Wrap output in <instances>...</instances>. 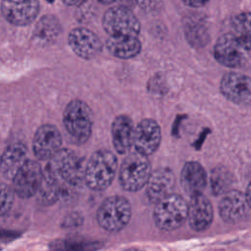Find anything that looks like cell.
I'll list each match as a JSON object with an SVG mask.
<instances>
[{"instance_id":"30","label":"cell","mask_w":251,"mask_h":251,"mask_svg":"<svg viewBox=\"0 0 251 251\" xmlns=\"http://www.w3.org/2000/svg\"><path fill=\"white\" fill-rule=\"evenodd\" d=\"M21 236V233L16 230H11V229H5V228H0V241L1 242H11Z\"/></svg>"},{"instance_id":"35","label":"cell","mask_w":251,"mask_h":251,"mask_svg":"<svg viewBox=\"0 0 251 251\" xmlns=\"http://www.w3.org/2000/svg\"><path fill=\"white\" fill-rule=\"evenodd\" d=\"M0 251H1V248H0Z\"/></svg>"},{"instance_id":"6","label":"cell","mask_w":251,"mask_h":251,"mask_svg":"<svg viewBox=\"0 0 251 251\" xmlns=\"http://www.w3.org/2000/svg\"><path fill=\"white\" fill-rule=\"evenodd\" d=\"M130 217L131 207L128 200L118 195L105 199L96 216L99 226L109 232L123 229L128 224Z\"/></svg>"},{"instance_id":"8","label":"cell","mask_w":251,"mask_h":251,"mask_svg":"<svg viewBox=\"0 0 251 251\" xmlns=\"http://www.w3.org/2000/svg\"><path fill=\"white\" fill-rule=\"evenodd\" d=\"M214 56L217 62L227 68H241L249 63L250 50L234 35L226 33L216 42Z\"/></svg>"},{"instance_id":"26","label":"cell","mask_w":251,"mask_h":251,"mask_svg":"<svg viewBox=\"0 0 251 251\" xmlns=\"http://www.w3.org/2000/svg\"><path fill=\"white\" fill-rule=\"evenodd\" d=\"M231 34L250 50V14L243 12L235 16L230 23Z\"/></svg>"},{"instance_id":"13","label":"cell","mask_w":251,"mask_h":251,"mask_svg":"<svg viewBox=\"0 0 251 251\" xmlns=\"http://www.w3.org/2000/svg\"><path fill=\"white\" fill-rule=\"evenodd\" d=\"M1 10L6 20L15 25L33 22L39 11L38 0H3Z\"/></svg>"},{"instance_id":"23","label":"cell","mask_w":251,"mask_h":251,"mask_svg":"<svg viewBox=\"0 0 251 251\" xmlns=\"http://www.w3.org/2000/svg\"><path fill=\"white\" fill-rule=\"evenodd\" d=\"M62 27L59 21L52 15L43 16L36 24L33 38L40 45L54 42L61 34Z\"/></svg>"},{"instance_id":"22","label":"cell","mask_w":251,"mask_h":251,"mask_svg":"<svg viewBox=\"0 0 251 251\" xmlns=\"http://www.w3.org/2000/svg\"><path fill=\"white\" fill-rule=\"evenodd\" d=\"M106 47L117 58L130 59L139 54L141 43L137 37H109Z\"/></svg>"},{"instance_id":"7","label":"cell","mask_w":251,"mask_h":251,"mask_svg":"<svg viewBox=\"0 0 251 251\" xmlns=\"http://www.w3.org/2000/svg\"><path fill=\"white\" fill-rule=\"evenodd\" d=\"M104 30L109 37H137L140 24L130 9L115 6L108 9L102 20Z\"/></svg>"},{"instance_id":"21","label":"cell","mask_w":251,"mask_h":251,"mask_svg":"<svg viewBox=\"0 0 251 251\" xmlns=\"http://www.w3.org/2000/svg\"><path fill=\"white\" fill-rule=\"evenodd\" d=\"M184 36L194 48H202L210 41V33L206 21L197 15L188 16L183 23Z\"/></svg>"},{"instance_id":"10","label":"cell","mask_w":251,"mask_h":251,"mask_svg":"<svg viewBox=\"0 0 251 251\" xmlns=\"http://www.w3.org/2000/svg\"><path fill=\"white\" fill-rule=\"evenodd\" d=\"M43 170L32 160H27L13 177V190L22 198L34 196L41 184Z\"/></svg>"},{"instance_id":"32","label":"cell","mask_w":251,"mask_h":251,"mask_svg":"<svg viewBox=\"0 0 251 251\" xmlns=\"http://www.w3.org/2000/svg\"><path fill=\"white\" fill-rule=\"evenodd\" d=\"M65 4L69 5V6H75L76 4H78L81 0H63Z\"/></svg>"},{"instance_id":"15","label":"cell","mask_w":251,"mask_h":251,"mask_svg":"<svg viewBox=\"0 0 251 251\" xmlns=\"http://www.w3.org/2000/svg\"><path fill=\"white\" fill-rule=\"evenodd\" d=\"M213 207L210 200L202 193L190 196L187 204V220L192 229L206 230L213 222Z\"/></svg>"},{"instance_id":"1","label":"cell","mask_w":251,"mask_h":251,"mask_svg":"<svg viewBox=\"0 0 251 251\" xmlns=\"http://www.w3.org/2000/svg\"><path fill=\"white\" fill-rule=\"evenodd\" d=\"M47 161L43 174L60 184L75 187L84 180L85 161L73 150L60 149Z\"/></svg>"},{"instance_id":"11","label":"cell","mask_w":251,"mask_h":251,"mask_svg":"<svg viewBox=\"0 0 251 251\" xmlns=\"http://www.w3.org/2000/svg\"><path fill=\"white\" fill-rule=\"evenodd\" d=\"M250 77L240 73L226 74L221 82L222 94L229 101L240 105H249L251 98Z\"/></svg>"},{"instance_id":"20","label":"cell","mask_w":251,"mask_h":251,"mask_svg":"<svg viewBox=\"0 0 251 251\" xmlns=\"http://www.w3.org/2000/svg\"><path fill=\"white\" fill-rule=\"evenodd\" d=\"M180 183L183 190L190 196L202 193L207 184V174L198 162L186 163L180 173Z\"/></svg>"},{"instance_id":"18","label":"cell","mask_w":251,"mask_h":251,"mask_svg":"<svg viewBox=\"0 0 251 251\" xmlns=\"http://www.w3.org/2000/svg\"><path fill=\"white\" fill-rule=\"evenodd\" d=\"M133 123L126 115L117 116L111 126L113 146L119 154H126L132 146Z\"/></svg>"},{"instance_id":"27","label":"cell","mask_w":251,"mask_h":251,"mask_svg":"<svg viewBox=\"0 0 251 251\" xmlns=\"http://www.w3.org/2000/svg\"><path fill=\"white\" fill-rule=\"evenodd\" d=\"M15 192L8 184L0 183V217L6 215L14 202Z\"/></svg>"},{"instance_id":"5","label":"cell","mask_w":251,"mask_h":251,"mask_svg":"<svg viewBox=\"0 0 251 251\" xmlns=\"http://www.w3.org/2000/svg\"><path fill=\"white\" fill-rule=\"evenodd\" d=\"M151 173L147 156L133 151L124 159L120 167L119 180L124 189L130 192L138 191L146 185Z\"/></svg>"},{"instance_id":"31","label":"cell","mask_w":251,"mask_h":251,"mask_svg":"<svg viewBox=\"0 0 251 251\" xmlns=\"http://www.w3.org/2000/svg\"><path fill=\"white\" fill-rule=\"evenodd\" d=\"M210 0H182V2L191 8H200L206 5Z\"/></svg>"},{"instance_id":"14","label":"cell","mask_w":251,"mask_h":251,"mask_svg":"<svg viewBox=\"0 0 251 251\" xmlns=\"http://www.w3.org/2000/svg\"><path fill=\"white\" fill-rule=\"evenodd\" d=\"M70 47L80 58L90 60L95 58L102 49L99 37L84 27L74 28L68 37Z\"/></svg>"},{"instance_id":"28","label":"cell","mask_w":251,"mask_h":251,"mask_svg":"<svg viewBox=\"0 0 251 251\" xmlns=\"http://www.w3.org/2000/svg\"><path fill=\"white\" fill-rule=\"evenodd\" d=\"M142 10L145 12H157L161 9L163 0H134Z\"/></svg>"},{"instance_id":"33","label":"cell","mask_w":251,"mask_h":251,"mask_svg":"<svg viewBox=\"0 0 251 251\" xmlns=\"http://www.w3.org/2000/svg\"><path fill=\"white\" fill-rule=\"evenodd\" d=\"M98 2H100V3H102V4H105V5H108V4H112V3H114V2H116V1H118V0H97Z\"/></svg>"},{"instance_id":"16","label":"cell","mask_w":251,"mask_h":251,"mask_svg":"<svg viewBox=\"0 0 251 251\" xmlns=\"http://www.w3.org/2000/svg\"><path fill=\"white\" fill-rule=\"evenodd\" d=\"M176 183L174 172L169 168H160L151 173L146 183V195L151 203H158L172 194Z\"/></svg>"},{"instance_id":"25","label":"cell","mask_w":251,"mask_h":251,"mask_svg":"<svg viewBox=\"0 0 251 251\" xmlns=\"http://www.w3.org/2000/svg\"><path fill=\"white\" fill-rule=\"evenodd\" d=\"M102 246L101 242L82 238L58 239L50 244L51 251H96Z\"/></svg>"},{"instance_id":"2","label":"cell","mask_w":251,"mask_h":251,"mask_svg":"<svg viewBox=\"0 0 251 251\" xmlns=\"http://www.w3.org/2000/svg\"><path fill=\"white\" fill-rule=\"evenodd\" d=\"M117 168L118 161L113 152L106 149L98 150L85 163L84 181L92 190H104L114 180Z\"/></svg>"},{"instance_id":"29","label":"cell","mask_w":251,"mask_h":251,"mask_svg":"<svg viewBox=\"0 0 251 251\" xmlns=\"http://www.w3.org/2000/svg\"><path fill=\"white\" fill-rule=\"evenodd\" d=\"M83 223V217L79 212H73L67 215L64 219L62 226L64 227H73V226H79Z\"/></svg>"},{"instance_id":"9","label":"cell","mask_w":251,"mask_h":251,"mask_svg":"<svg viewBox=\"0 0 251 251\" xmlns=\"http://www.w3.org/2000/svg\"><path fill=\"white\" fill-rule=\"evenodd\" d=\"M161 127L153 119H143L133 128L132 146L144 156L153 154L161 143Z\"/></svg>"},{"instance_id":"12","label":"cell","mask_w":251,"mask_h":251,"mask_svg":"<svg viewBox=\"0 0 251 251\" xmlns=\"http://www.w3.org/2000/svg\"><path fill=\"white\" fill-rule=\"evenodd\" d=\"M62 145V136L59 129L50 124L39 126L34 134L32 149L39 160H49Z\"/></svg>"},{"instance_id":"3","label":"cell","mask_w":251,"mask_h":251,"mask_svg":"<svg viewBox=\"0 0 251 251\" xmlns=\"http://www.w3.org/2000/svg\"><path fill=\"white\" fill-rule=\"evenodd\" d=\"M63 123L67 132L76 143H84L92 132V111L84 101L72 100L64 110Z\"/></svg>"},{"instance_id":"19","label":"cell","mask_w":251,"mask_h":251,"mask_svg":"<svg viewBox=\"0 0 251 251\" xmlns=\"http://www.w3.org/2000/svg\"><path fill=\"white\" fill-rule=\"evenodd\" d=\"M27 160L26 147L23 143H14L7 147L1 155L0 171L6 178L13 179Z\"/></svg>"},{"instance_id":"17","label":"cell","mask_w":251,"mask_h":251,"mask_svg":"<svg viewBox=\"0 0 251 251\" xmlns=\"http://www.w3.org/2000/svg\"><path fill=\"white\" fill-rule=\"evenodd\" d=\"M249 205L245 196L238 190L231 189L225 194L219 204L222 219L228 224H236L244 220L248 214Z\"/></svg>"},{"instance_id":"24","label":"cell","mask_w":251,"mask_h":251,"mask_svg":"<svg viewBox=\"0 0 251 251\" xmlns=\"http://www.w3.org/2000/svg\"><path fill=\"white\" fill-rule=\"evenodd\" d=\"M233 182L234 176L226 168L219 166L212 170L210 175V185L214 195L226 194L231 190Z\"/></svg>"},{"instance_id":"4","label":"cell","mask_w":251,"mask_h":251,"mask_svg":"<svg viewBox=\"0 0 251 251\" xmlns=\"http://www.w3.org/2000/svg\"><path fill=\"white\" fill-rule=\"evenodd\" d=\"M153 218L161 230H175L187 220V202L181 196L172 193L155 204Z\"/></svg>"},{"instance_id":"34","label":"cell","mask_w":251,"mask_h":251,"mask_svg":"<svg viewBox=\"0 0 251 251\" xmlns=\"http://www.w3.org/2000/svg\"><path fill=\"white\" fill-rule=\"evenodd\" d=\"M47 1H48V2H49V3H52V2H53V1H54V0H47Z\"/></svg>"}]
</instances>
